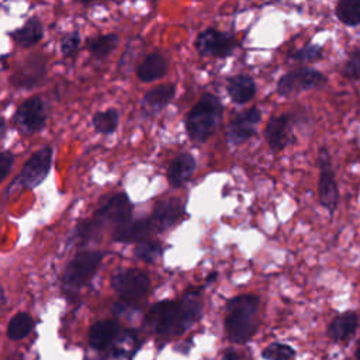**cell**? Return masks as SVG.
Returning a JSON list of instances; mask_svg holds the SVG:
<instances>
[{
  "mask_svg": "<svg viewBox=\"0 0 360 360\" xmlns=\"http://www.w3.org/2000/svg\"><path fill=\"white\" fill-rule=\"evenodd\" d=\"M202 301L198 291H188L180 301H159L146 314V323L159 335L173 336L190 329L200 318Z\"/></svg>",
  "mask_w": 360,
  "mask_h": 360,
  "instance_id": "obj_1",
  "label": "cell"
},
{
  "mask_svg": "<svg viewBox=\"0 0 360 360\" xmlns=\"http://www.w3.org/2000/svg\"><path fill=\"white\" fill-rule=\"evenodd\" d=\"M259 300L255 295H238L228 302L225 330L228 338L236 343L248 342L257 329Z\"/></svg>",
  "mask_w": 360,
  "mask_h": 360,
  "instance_id": "obj_2",
  "label": "cell"
},
{
  "mask_svg": "<svg viewBox=\"0 0 360 360\" xmlns=\"http://www.w3.org/2000/svg\"><path fill=\"white\" fill-rule=\"evenodd\" d=\"M222 111L221 100L215 94H202L186 117V131L190 139L198 143L208 141L222 118Z\"/></svg>",
  "mask_w": 360,
  "mask_h": 360,
  "instance_id": "obj_3",
  "label": "cell"
},
{
  "mask_svg": "<svg viewBox=\"0 0 360 360\" xmlns=\"http://www.w3.org/2000/svg\"><path fill=\"white\" fill-rule=\"evenodd\" d=\"M53 149L52 146H44L34 152L31 158L24 163L18 176L11 181L8 191L15 187H22L28 190H34L38 187L49 174L52 167Z\"/></svg>",
  "mask_w": 360,
  "mask_h": 360,
  "instance_id": "obj_4",
  "label": "cell"
},
{
  "mask_svg": "<svg viewBox=\"0 0 360 360\" xmlns=\"http://www.w3.org/2000/svg\"><path fill=\"white\" fill-rule=\"evenodd\" d=\"M103 260V253L90 250L76 255L66 266L63 271V285L69 290H77L89 283V280L96 274L100 263Z\"/></svg>",
  "mask_w": 360,
  "mask_h": 360,
  "instance_id": "obj_5",
  "label": "cell"
},
{
  "mask_svg": "<svg viewBox=\"0 0 360 360\" xmlns=\"http://www.w3.org/2000/svg\"><path fill=\"white\" fill-rule=\"evenodd\" d=\"M132 202L125 193H115L103 200L94 212L93 221L98 228L112 225L114 229L127 224L132 218Z\"/></svg>",
  "mask_w": 360,
  "mask_h": 360,
  "instance_id": "obj_6",
  "label": "cell"
},
{
  "mask_svg": "<svg viewBox=\"0 0 360 360\" xmlns=\"http://www.w3.org/2000/svg\"><path fill=\"white\" fill-rule=\"evenodd\" d=\"M111 285L122 300L135 301L146 295L150 288V280L138 269H120L112 274Z\"/></svg>",
  "mask_w": 360,
  "mask_h": 360,
  "instance_id": "obj_7",
  "label": "cell"
},
{
  "mask_svg": "<svg viewBox=\"0 0 360 360\" xmlns=\"http://www.w3.org/2000/svg\"><path fill=\"white\" fill-rule=\"evenodd\" d=\"M326 83V77L312 68H297L287 72L277 82V93L280 96H291L304 90L321 87Z\"/></svg>",
  "mask_w": 360,
  "mask_h": 360,
  "instance_id": "obj_8",
  "label": "cell"
},
{
  "mask_svg": "<svg viewBox=\"0 0 360 360\" xmlns=\"http://www.w3.org/2000/svg\"><path fill=\"white\" fill-rule=\"evenodd\" d=\"M46 105L38 96L27 98L15 110L13 122L24 135H31L41 131L46 124Z\"/></svg>",
  "mask_w": 360,
  "mask_h": 360,
  "instance_id": "obj_9",
  "label": "cell"
},
{
  "mask_svg": "<svg viewBox=\"0 0 360 360\" xmlns=\"http://www.w3.org/2000/svg\"><path fill=\"white\" fill-rule=\"evenodd\" d=\"M318 195L319 202L329 212H333L338 207L339 201V190L335 177V172L332 169L330 156L328 149L322 148L319 150V181H318Z\"/></svg>",
  "mask_w": 360,
  "mask_h": 360,
  "instance_id": "obj_10",
  "label": "cell"
},
{
  "mask_svg": "<svg viewBox=\"0 0 360 360\" xmlns=\"http://www.w3.org/2000/svg\"><path fill=\"white\" fill-rule=\"evenodd\" d=\"M235 46V37L232 34L218 31L217 28L204 30L195 39V49L202 56L225 58L233 52Z\"/></svg>",
  "mask_w": 360,
  "mask_h": 360,
  "instance_id": "obj_11",
  "label": "cell"
},
{
  "mask_svg": "<svg viewBox=\"0 0 360 360\" xmlns=\"http://www.w3.org/2000/svg\"><path fill=\"white\" fill-rule=\"evenodd\" d=\"M262 118L259 108L252 107L236 114L228 124L225 138L231 145H240L256 134L257 124Z\"/></svg>",
  "mask_w": 360,
  "mask_h": 360,
  "instance_id": "obj_12",
  "label": "cell"
},
{
  "mask_svg": "<svg viewBox=\"0 0 360 360\" xmlns=\"http://www.w3.org/2000/svg\"><path fill=\"white\" fill-rule=\"evenodd\" d=\"M183 214L184 208L180 200L166 198L155 205L152 214L148 217V221L153 233H156L173 226L177 221H180Z\"/></svg>",
  "mask_w": 360,
  "mask_h": 360,
  "instance_id": "obj_13",
  "label": "cell"
},
{
  "mask_svg": "<svg viewBox=\"0 0 360 360\" xmlns=\"http://www.w3.org/2000/svg\"><path fill=\"white\" fill-rule=\"evenodd\" d=\"M46 73V60L42 55L30 56L13 75L11 82L17 87L30 89L41 83Z\"/></svg>",
  "mask_w": 360,
  "mask_h": 360,
  "instance_id": "obj_14",
  "label": "cell"
},
{
  "mask_svg": "<svg viewBox=\"0 0 360 360\" xmlns=\"http://www.w3.org/2000/svg\"><path fill=\"white\" fill-rule=\"evenodd\" d=\"M290 128H291V117L290 114L273 115L264 129V136L267 145L271 150L280 152L290 142Z\"/></svg>",
  "mask_w": 360,
  "mask_h": 360,
  "instance_id": "obj_15",
  "label": "cell"
},
{
  "mask_svg": "<svg viewBox=\"0 0 360 360\" xmlns=\"http://www.w3.org/2000/svg\"><path fill=\"white\" fill-rule=\"evenodd\" d=\"M176 94V84L167 83L156 86L145 93L141 100V108L145 115H155L160 112L173 98Z\"/></svg>",
  "mask_w": 360,
  "mask_h": 360,
  "instance_id": "obj_16",
  "label": "cell"
},
{
  "mask_svg": "<svg viewBox=\"0 0 360 360\" xmlns=\"http://www.w3.org/2000/svg\"><path fill=\"white\" fill-rule=\"evenodd\" d=\"M197 163L193 155L179 153L167 167V181L172 187H181L195 172Z\"/></svg>",
  "mask_w": 360,
  "mask_h": 360,
  "instance_id": "obj_17",
  "label": "cell"
},
{
  "mask_svg": "<svg viewBox=\"0 0 360 360\" xmlns=\"http://www.w3.org/2000/svg\"><path fill=\"white\" fill-rule=\"evenodd\" d=\"M167 72V60L160 52H152L136 68V76L143 83H152L163 77Z\"/></svg>",
  "mask_w": 360,
  "mask_h": 360,
  "instance_id": "obj_18",
  "label": "cell"
},
{
  "mask_svg": "<svg viewBox=\"0 0 360 360\" xmlns=\"http://www.w3.org/2000/svg\"><path fill=\"white\" fill-rule=\"evenodd\" d=\"M118 336L120 325L115 321H100L91 325L89 332V342L94 349L103 350L112 345Z\"/></svg>",
  "mask_w": 360,
  "mask_h": 360,
  "instance_id": "obj_19",
  "label": "cell"
},
{
  "mask_svg": "<svg viewBox=\"0 0 360 360\" xmlns=\"http://www.w3.org/2000/svg\"><path fill=\"white\" fill-rule=\"evenodd\" d=\"M153 231L149 225L148 218L131 219L127 224L114 229V239L118 242H141L145 240Z\"/></svg>",
  "mask_w": 360,
  "mask_h": 360,
  "instance_id": "obj_20",
  "label": "cell"
},
{
  "mask_svg": "<svg viewBox=\"0 0 360 360\" xmlns=\"http://www.w3.org/2000/svg\"><path fill=\"white\" fill-rule=\"evenodd\" d=\"M226 91L235 104H245L250 101L256 93L255 80L249 75H236L228 80Z\"/></svg>",
  "mask_w": 360,
  "mask_h": 360,
  "instance_id": "obj_21",
  "label": "cell"
},
{
  "mask_svg": "<svg viewBox=\"0 0 360 360\" xmlns=\"http://www.w3.org/2000/svg\"><path fill=\"white\" fill-rule=\"evenodd\" d=\"M44 37V25L38 17L28 18L22 27L11 32V38L21 48H31L37 45Z\"/></svg>",
  "mask_w": 360,
  "mask_h": 360,
  "instance_id": "obj_22",
  "label": "cell"
},
{
  "mask_svg": "<svg viewBox=\"0 0 360 360\" xmlns=\"http://www.w3.org/2000/svg\"><path fill=\"white\" fill-rule=\"evenodd\" d=\"M357 328V316L353 312H345L338 315L329 325V336L333 340H346L349 339Z\"/></svg>",
  "mask_w": 360,
  "mask_h": 360,
  "instance_id": "obj_23",
  "label": "cell"
},
{
  "mask_svg": "<svg viewBox=\"0 0 360 360\" xmlns=\"http://www.w3.org/2000/svg\"><path fill=\"white\" fill-rule=\"evenodd\" d=\"M117 45H118V35L117 34H104V35H98L96 38H91L87 42V49L94 58L103 59L107 55H110L115 49Z\"/></svg>",
  "mask_w": 360,
  "mask_h": 360,
  "instance_id": "obj_24",
  "label": "cell"
},
{
  "mask_svg": "<svg viewBox=\"0 0 360 360\" xmlns=\"http://www.w3.org/2000/svg\"><path fill=\"white\" fill-rule=\"evenodd\" d=\"M32 326H34L32 316L27 312H18L8 322L7 336L11 340H20L32 330Z\"/></svg>",
  "mask_w": 360,
  "mask_h": 360,
  "instance_id": "obj_25",
  "label": "cell"
},
{
  "mask_svg": "<svg viewBox=\"0 0 360 360\" xmlns=\"http://www.w3.org/2000/svg\"><path fill=\"white\" fill-rule=\"evenodd\" d=\"M336 17L346 25H360V0H339Z\"/></svg>",
  "mask_w": 360,
  "mask_h": 360,
  "instance_id": "obj_26",
  "label": "cell"
},
{
  "mask_svg": "<svg viewBox=\"0 0 360 360\" xmlns=\"http://www.w3.org/2000/svg\"><path fill=\"white\" fill-rule=\"evenodd\" d=\"M120 121V114L115 108H108L105 111H98L93 115V127L98 134H112Z\"/></svg>",
  "mask_w": 360,
  "mask_h": 360,
  "instance_id": "obj_27",
  "label": "cell"
},
{
  "mask_svg": "<svg viewBox=\"0 0 360 360\" xmlns=\"http://www.w3.org/2000/svg\"><path fill=\"white\" fill-rule=\"evenodd\" d=\"M263 357L266 360H292L295 357V352L288 345L271 343L263 350Z\"/></svg>",
  "mask_w": 360,
  "mask_h": 360,
  "instance_id": "obj_28",
  "label": "cell"
},
{
  "mask_svg": "<svg viewBox=\"0 0 360 360\" xmlns=\"http://www.w3.org/2000/svg\"><path fill=\"white\" fill-rule=\"evenodd\" d=\"M322 53H323V49L321 45L305 44L300 49L294 51L291 53V58L295 62H315L322 58Z\"/></svg>",
  "mask_w": 360,
  "mask_h": 360,
  "instance_id": "obj_29",
  "label": "cell"
},
{
  "mask_svg": "<svg viewBox=\"0 0 360 360\" xmlns=\"http://www.w3.org/2000/svg\"><path fill=\"white\" fill-rule=\"evenodd\" d=\"M160 250H162L160 245L156 240L145 239V240L138 242V245L135 248V256L145 262H152L159 256Z\"/></svg>",
  "mask_w": 360,
  "mask_h": 360,
  "instance_id": "obj_30",
  "label": "cell"
},
{
  "mask_svg": "<svg viewBox=\"0 0 360 360\" xmlns=\"http://www.w3.org/2000/svg\"><path fill=\"white\" fill-rule=\"evenodd\" d=\"M342 75L349 80H356L360 77V46L354 48L350 52V55L342 69Z\"/></svg>",
  "mask_w": 360,
  "mask_h": 360,
  "instance_id": "obj_31",
  "label": "cell"
},
{
  "mask_svg": "<svg viewBox=\"0 0 360 360\" xmlns=\"http://www.w3.org/2000/svg\"><path fill=\"white\" fill-rule=\"evenodd\" d=\"M80 48V35L70 32L60 39V52L65 58H75Z\"/></svg>",
  "mask_w": 360,
  "mask_h": 360,
  "instance_id": "obj_32",
  "label": "cell"
},
{
  "mask_svg": "<svg viewBox=\"0 0 360 360\" xmlns=\"http://www.w3.org/2000/svg\"><path fill=\"white\" fill-rule=\"evenodd\" d=\"M14 160H15V156L13 152H10V150L0 152V183L10 173L11 167L14 165Z\"/></svg>",
  "mask_w": 360,
  "mask_h": 360,
  "instance_id": "obj_33",
  "label": "cell"
},
{
  "mask_svg": "<svg viewBox=\"0 0 360 360\" xmlns=\"http://www.w3.org/2000/svg\"><path fill=\"white\" fill-rule=\"evenodd\" d=\"M4 134H6V121H4V118L0 115V139L3 138Z\"/></svg>",
  "mask_w": 360,
  "mask_h": 360,
  "instance_id": "obj_34",
  "label": "cell"
},
{
  "mask_svg": "<svg viewBox=\"0 0 360 360\" xmlns=\"http://www.w3.org/2000/svg\"><path fill=\"white\" fill-rule=\"evenodd\" d=\"M224 360H238V356L233 352H229V353H226Z\"/></svg>",
  "mask_w": 360,
  "mask_h": 360,
  "instance_id": "obj_35",
  "label": "cell"
},
{
  "mask_svg": "<svg viewBox=\"0 0 360 360\" xmlns=\"http://www.w3.org/2000/svg\"><path fill=\"white\" fill-rule=\"evenodd\" d=\"M4 301H6V295H4V291H3V287L0 285V308L3 307V304H4Z\"/></svg>",
  "mask_w": 360,
  "mask_h": 360,
  "instance_id": "obj_36",
  "label": "cell"
},
{
  "mask_svg": "<svg viewBox=\"0 0 360 360\" xmlns=\"http://www.w3.org/2000/svg\"><path fill=\"white\" fill-rule=\"evenodd\" d=\"M75 1H77V3H80V4H90V3H93V1H96V0H75Z\"/></svg>",
  "mask_w": 360,
  "mask_h": 360,
  "instance_id": "obj_37",
  "label": "cell"
},
{
  "mask_svg": "<svg viewBox=\"0 0 360 360\" xmlns=\"http://www.w3.org/2000/svg\"><path fill=\"white\" fill-rule=\"evenodd\" d=\"M356 354H357V359L360 360V343H359V347H357V353H356Z\"/></svg>",
  "mask_w": 360,
  "mask_h": 360,
  "instance_id": "obj_38",
  "label": "cell"
},
{
  "mask_svg": "<svg viewBox=\"0 0 360 360\" xmlns=\"http://www.w3.org/2000/svg\"><path fill=\"white\" fill-rule=\"evenodd\" d=\"M6 360H21V359H17V357H8V359H6Z\"/></svg>",
  "mask_w": 360,
  "mask_h": 360,
  "instance_id": "obj_39",
  "label": "cell"
}]
</instances>
